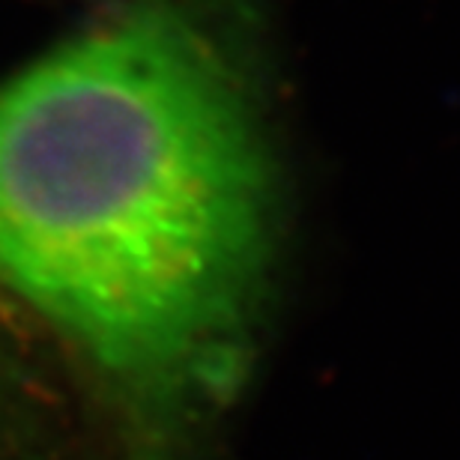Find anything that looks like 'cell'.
I'll return each instance as SVG.
<instances>
[{
	"mask_svg": "<svg viewBox=\"0 0 460 460\" xmlns=\"http://www.w3.org/2000/svg\"><path fill=\"white\" fill-rule=\"evenodd\" d=\"M9 302H6V296L0 293V344H4V332H6V326H9Z\"/></svg>",
	"mask_w": 460,
	"mask_h": 460,
	"instance_id": "cell-2",
	"label": "cell"
},
{
	"mask_svg": "<svg viewBox=\"0 0 460 460\" xmlns=\"http://www.w3.org/2000/svg\"><path fill=\"white\" fill-rule=\"evenodd\" d=\"M266 248L243 84L177 0H126L0 84V290L164 448L236 383Z\"/></svg>",
	"mask_w": 460,
	"mask_h": 460,
	"instance_id": "cell-1",
	"label": "cell"
}]
</instances>
